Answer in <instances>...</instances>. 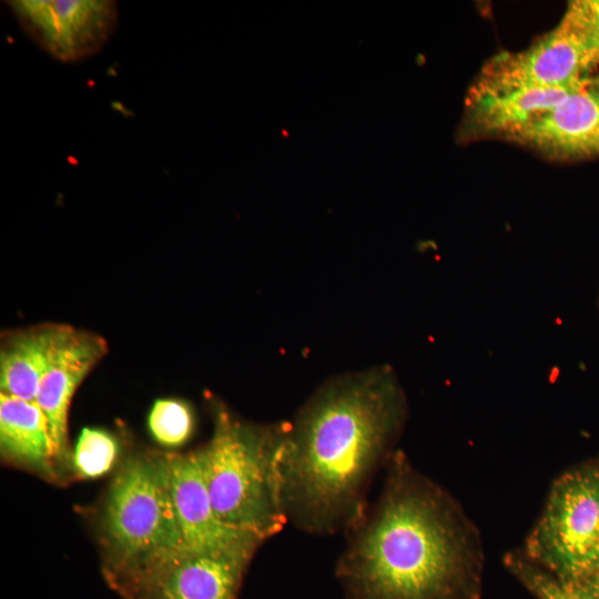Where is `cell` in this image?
I'll list each match as a JSON object with an SVG mask.
<instances>
[{
	"mask_svg": "<svg viewBox=\"0 0 599 599\" xmlns=\"http://www.w3.org/2000/svg\"><path fill=\"white\" fill-rule=\"evenodd\" d=\"M406 416L404 390L388 366L322 384L287 423L278 465L287 524L317 536L354 527Z\"/></svg>",
	"mask_w": 599,
	"mask_h": 599,
	"instance_id": "1",
	"label": "cell"
},
{
	"mask_svg": "<svg viewBox=\"0 0 599 599\" xmlns=\"http://www.w3.org/2000/svg\"><path fill=\"white\" fill-rule=\"evenodd\" d=\"M346 534L335 577L344 599H456L479 559L476 531L441 487L403 453Z\"/></svg>",
	"mask_w": 599,
	"mask_h": 599,
	"instance_id": "2",
	"label": "cell"
},
{
	"mask_svg": "<svg viewBox=\"0 0 599 599\" xmlns=\"http://www.w3.org/2000/svg\"><path fill=\"white\" fill-rule=\"evenodd\" d=\"M212 407L213 433L200 448L212 506L226 526L266 541L287 524L278 473L287 423H251L219 402Z\"/></svg>",
	"mask_w": 599,
	"mask_h": 599,
	"instance_id": "3",
	"label": "cell"
},
{
	"mask_svg": "<svg viewBox=\"0 0 599 599\" xmlns=\"http://www.w3.org/2000/svg\"><path fill=\"white\" fill-rule=\"evenodd\" d=\"M104 577L184 549L162 456L128 459L110 484L102 517Z\"/></svg>",
	"mask_w": 599,
	"mask_h": 599,
	"instance_id": "4",
	"label": "cell"
},
{
	"mask_svg": "<svg viewBox=\"0 0 599 599\" xmlns=\"http://www.w3.org/2000/svg\"><path fill=\"white\" fill-rule=\"evenodd\" d=\"M599 532V469L586 464L551 486L542 514L526 541L530 560L556 577L579 581Z\"/></svg>",
	"mask_w": 599,
	"mask_h": 599,
	"instance_id": "5",
	"label": "cell"
},
{
	"mask_svg": "<svg viewBox=\"0 0 599 599\" xmlns=\"http://www.w3.org/2000/svg\"><path fill=\"white\" fill-rule=\"evenodd\" d=\"M257 549H177L105 578L124 599H237Z\"/></svg>",
	"mask_w": 599,
	"mask_h": 599,
	"instance_id": "6",
	"label": "cell"
},
{
	"mask_svg": "<svg viewBox=\"0 0 599 599\" xmlns=\"http://www.w3.org/2000/svg\"><path fill=\"white\" fill-rule=\"evenodd\" d=\"M598 63L588 38L564 13L559 23L530 47L489 59L467 99L530 89L572 88L589 78Z\"/></svg>",
	"mask_w": 599,
	"mask_h": 599,
	"instance_id": "7",
	"label": "cell"
},
{
	"mask_svg": "<svg viewBox=\"0 0 599 599\" xmlns=\"http://www.w3.org/2000/svg\"><path fill=\"white\" fill-rule=\"evenodd\" d=\"M23 32L62 62L98 53L112 37L119 18L112 0L6 1Z\"/></svg>",
	"mask_w": 599,
	"mask_h": 599,
	"instance_id": "8",
	"label": "cell"
},
{
	"mask_svg": "<svg viewBox=\"0 0 599 599\" xmlns=\"http://www.w3.org/2000/svg\"><path fill=\"white\" fill-rule=\"evenodd\" d=\"M183 548L192 551L258 549L265 541L226 526L207 491L200 448L162 455Z\"/></svg>",
	"mask_w": 599,
	"mask_h": 599,
	"instance_id": "9",
	"label": "cell"
},
{
	"mask_svg": "<svg viewBox=\"0 0 599 599\" xmlns=\"http://www.w3.org/2000/svg\"><path fill=\"white\" fill-rule=\"evenodd\" d=\"M506 139L557 159L599 155V77L587 78L562 100Z\"/></svg>",
	"mask_w": 599,
	"mask_h": 599,
	"instance_id": "10",
	"label": "cell"
},
{
	"mask_svg": "<svg viewBox=\"0 0 599 599\" xmlns=\"http://www.w3.org/2000/svg\"><path fill=\"white\" fill-rule=\"evenodd\" d=\"M106 351L101 336L70 326L41 379L35 402L48 420L57 460L68 453V415L72 397Z\"/></svg>",
	"mask_w": 599,
	"mask_h": 599,
	"instance_id": "11",
	"label": "cell"
},
{
	"mask_svg": "<svg viewBox=\"0 0 599 599\" xmlns=\"http://www.w3.org/2000/svg\"><path fill=\"white\" fill-rule=\"evenodd\" d=\"M69 327L44 324L3 335L0 349L1 394L35 400L41 379Z\"/></svg>",
	"mask_w": 599,
	"mask_h": 599,
	"instance_id": "12",
	"label": "cell"
},
{
	"mask_svg": "<svg viewBox=\"0 0 599 599\" xmlns=\"http://www.w3.org/2000/svg\"><path fill=\"white\" fill-rule=\"evenodd\" d=\"M0 446L11 460L51 474L57 460L48 420L35 400L0 394Z\"/></svg>",
	"mask_w": 599,
	"mask_h": 599,
	"instance_id": "13",
	"label": "cell"
},
{
	"mask_svg": "<svg viewBox=\"0 0 599 599\" xmlns=\"http://www.w3.org/2000/svg\"><path fill=\"white\" fill-rule=\"evenodd\" d=\"M580 84L566 89H530L467 99L469 129L476 134L507 138Z\"/></svg>",
	"mask_w": 599,
	"mask_h": 599,
	"instance_id": "14",
	"label": "cell"
},
{
	"mask_svg": "<svg viewBox=\"0 0 599 599\" xmlns=\"http://www.w3.org/2000/svg\"><path fill=\"white\" fill-rule=\"evenodd\" d=\"M148 428L156 443L179 447L192 436L194 417L187 404L175 398L156 399L148 415Z\"/></svg>",
	"mask_w": 599,
	"mask_h": 599,
	"instance_id": "15",
	"label": "cell"
},
{
	"mask_svg": "<svg viewBox=\"0 0 599 599\" xmlns=\"http://www.w3.org/2000/svg\"><path fill=\"white\" fill-rule=\"evenodd\" d=\"M118 454L119 444L110 433L85 427L75 443L73 468L82 478H98L113 467Z\"/></svg>",
	"mask_w": 599,
	"mask_h": 599,
	"instance_id": "16",
	"label": "cell"
},
{
	"mask_svg": "<svg viewBox=\"0 0 599 599\" xmlns=\"http://www.w3.org/2000/svg\"><path fill=\"white\" fill-rule=\"evenodd\" d=\"M507 562L539 599H592L577 582L550 576L519 556L511 555Z\"/></svg>",
	"mask_w": 599,
	"mask_h": 599,
	"instance_id": "17",
	"label": "cell"
},
{
	"mask_svg": "<svg viewBox=\"0 0 599 599\" xmlns=\"http://www.w3.org/2000/svg\"><path fill=\"white\" fill-rule=\"evenodd\" d=\"M565 13L588 38L599 61V0H573Z\"/></svg>",
	"mask_w": 599,
	"mask_h": 599,
	"instance_id": "18",
	"label": "cell"
},
{
	"mask_svg": "<svg viewBox=\"0 0 599 599\" xmlns=\"http://www.w3.org/2000/svg\"><path fill=\"white\" fill-rule=\"evenodd\" d=\"M577 583L592 598L599 599V572L592 573Z\"/></svg>",
	"mask_w": 599,
	"mask_h": 599,
	"instance_id": "19",
	"label": "cell"
},
{
	"mask_svg": "<svg viewBox=\"0 0 599 599\" xmlns=\"http://www.w3.org/2000/svg\"><path fill=\"white\" fill-rule=\"evenodd\" d=\"M596 572H599V532L588 557L586 572L582 579Z\"/></svg>",
	"mask_w": 599,
	"mask_h": 599,
	"instance_id": "20",
	"label": "cell"
},
{
	"mask_svg": "<svg viewBox=\"0 0 599 599\" xmlns=\"http://www.w3.org/2000/svg\"><path fill=\"white\" fill-rule=\"evenodd\" d=\"M596 464H597V466H598V469H599V460H598V461H597Z\"/></svg>",
	"mask_w": 599,
	"mask_h": 599,
	"instance_id": "21",
	"label": "cell"
},
{
	"mask_svg": "<svg viewBox=\"0 0 599 599\" xmlns=\"http://www.w3.org/2000/svg\"><path fill=\"white\" fill-rule=\"evenodd\" d=\"M598 308H599V295H598Z\"/></svg>",
	"mask_w": 599,
	"mask_h": 599,
	"instance_id": "22",
	"label": "cell"
}]
</instances>
